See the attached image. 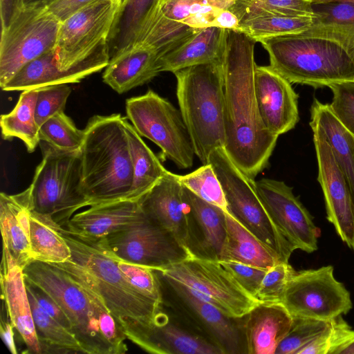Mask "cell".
Segmentation results:
<instances>
[{"label":"cell","instance_id":"44","mask_svg":"<svg viewBox=\"0 0 354 354\" xmlns=\"http://www.w3.org/2000/svg\"><path fill=\"white\" fill-rule=\"evenodd\" d=\"M333 97L330 108L342 124L354 135V82L333 84L328 86Z\"/></svg>","mask_w":354,"mask_h":354},{"label":"cell","instance_id":"6","mask_svg":"<svg viewBox=\"0 0 354 354\" xmlns=\"http://www.w3.org/2000/svg\"><path fill=\"white\" fill-rule=\"evenodd\" d=\"M174 74L179 109L195 155L207 164L212 151L225 145L223 62L193 66Z\"/></svg>","mask_w":354,"mask_h":354},{"label":"cell","instance_id":"46","mask_svg":"<svg viewBox=\"0 0 354 354\" xmlns=\"http://www.w3.org/2000/svg\"><path fill=\"white\" fill-rule=\"evenodd\" d=\"M218 261L232 274L239 284L254 298L268 269L233 261Z\"/></svg>","mask_w":354,"mask_h":354},{"label":"cell","instance_id":"20","mask_svg":"<svg viewBox=\"0 0 354 354\" xmlns=\"http://www.w3.org/2000/svg\"><path fill=\"white\" fill-rule=\"evenodd\" d=\"M246 353L275 354L293 318L281 303H259L243 317Z\"/></svg>","mask_w":354,"mask_h":354},{"label":"cell","instance_id":"5","mask_svg":"<svg viewBox=\"0 0 354 354\" xmlns=\"http://www.w3.org/2000/svg\"><path fill=\"white\" fill-rule=\"evenodd\" d=\"M125 119L116 113L97 115L84 129L82 188L89 206L128 199L133 169Z\"/></svg>","mask_w":354,"mask_h":354},{"label":"cell","instance_id":"48","mask_svg":"<svg viewBox=\"0 0 354 354\" xmlns=\"http://www.w3.org/2000/svg\"><path fill=\"white\" fill-rule=\"evenodd\" d=\"M104 1L108 0H44L39 6L44 7L62 22L79 10Z\"/></svg>","mask_w":354,"mask_h":354},{"label":"cell","instance_id":"33","mask_svg":"<svg viewBox=\"0 0 354 354\" xmlns=\"http://www.w3.org/2000/svg\"><path fill=\"white\" fill-rule=\"evenodd\" d=\"M37 93V88L23 91L12 111L1 115L0 119L3 139H20L30 153L40 142L39 126L35 118Z\"/></svg>","mask_w":354,"mask_h":354},{"label":"cell","instance_id":"38","mask_svg":"<svg viewBox=\"0 0 354 354\" xmlns=\"http://www.w3.org/2000/svg\"><path fill=\"white\" fill-rule=\"evenodd\" d=\"M177 177L183 187L198 197L227 212L221 183L211 164L203 165L185 175L177 174Z\"/></svg>","mask_w":354,"mask_h":354},{"label":"cell","instance_id":"8","mask_svg":"<svg viewBox=\"0 0 354 354\" xmlns=\"http://www.w3.org/2000/svg\"><path fill=\"white\" fill-rule=\"evenodd\" d=\"M42 160L30 191L33 210L50 216L64 227L78 209L89 206L82 188L80 152H67L40 141Z\"/></svg>","mask_w":354,"mask_h":354},{"label":"cell","instance_id":"23","mask_svg":"<svg viewBox=\"0 0 354 354\" xmlns=\"http://www.w3.org/2000/svg\"><path fill=\"white\" fill-rule=\"evenodd\" d=\"M227 30L216 26L200 29L159 57L160 72H175L193 66L223 62Z\"/></svg>","mask_w":354,"mask_h":354},{"label":"cell","instance_id":"4","mask_svg":"<svg viewBox=\"0 0 354 354\" xmlns=\"http://www.w3.org/2000/svg\"><path fill=\"white\" fill-rule=\"evenodd\" d=\"M25 279L46 292L68 317L84 353L124 354L127 336L101 297L83 281L53 264L28 263Z\"/></svg>","mask_w":354,"mask_h":354},{"label":"cell","instance_id":"34","mask_svg":"<svg viewBox=\"0 0 354 354\" xmlns=\"http://www.w3.org/2000/svg\"><path fill=\"white\" fill-rule=\"evenodd\" d=\"M27 292L41 354L84 353L75 335L43 310L31 292L28 290Z\"/></svg>","mask_w":354,"mask_h":354},{"label":"cell","instance_id":"2","mask_svg":"<svg viewBox=\"0 0 354 354\" xmlns=\"http://www.w3.org/2000/svg\"><path fill=\"white\" fill-rule=\"evenodd\" d=\"M60 230L71 248V257L53 265L93 288L117 319L127 338L146 351L149 333L162 313L161 305L130 284L102 239L79 236L63 226Z\"/></svg>","mask_w":354,"mask_h":354},{"label":"cell","instance_id":"53","mask_svg":"<svg viewBox=\"0 0 354 354\" xmlns=\"http://www.w3.org/2000/svg\"><path fill=\"white\" fill-rule=\"evenodd\" d=\"M44 0H23L24 7H31L40 5Z\"/></svg>","mask_w":354,"mask_h":354},{"label":"cell","instance_id":"27","mask_svg":"<svg viewBox=\"0 0 354 354\" xmlns=\"http://www.w3.org/2000/svg\"><path fill=\"white\" fill-rule=\"evenodd\" d=\"M160 0H122L107 38L110 59L137 44Z\"/></svg>","mask_w":354,"mask_h":354},{"label":"cell","instance_id":"39","mask_svg":"<svg viewBox=\"0 0 354 354\" xmlns=\"http://www.w3.org/2000/svg\"><path fill=\"white\" fill-rule=\"evenodd\" d=\"M354 339V330L339 315L297 354H337Z\"/></svg>","mask_w":354,"mask_h":354},{"label":"cell","instance_id":"37","mask_svg":"<svg viewBox=\"0 0 354 354\" xmlns=\"http://www.w3.org/2000/svg\"><path fill=\"white\" fill-rule=\"evenodd\" d=\"M240 24L265 15H283L315 17L311 0H237Z\"/></svg>","mask_w":354,"mask_h":354},{"label":"cell","instance_id":"18","mask_svg":"<svg viewBox=\"0 0 354 354\" xmlns=\"http://www.w3.org/2000/svg\"><path fill=\"white\" fill-rule=\"evenodd\" d=\"M254 88L260 117L266 128L279 136L299 120L298 94L291 83L270 66H256Z\"/></svg>","mask_w":354,"mask_h":354},{"label":"cell","instance_id":"41","mask_svg":"<svg viewBox=\"0 0 354 354\" xmlns=\"http://www.w3.org/2000/svg\"><path fill=\"white\" fill-rule=\"evenodd\" d=\"M112 255L118 267L130 284L142 295L162 305L161 288L156 272L150 268L124 261L113 254Z\"/></svg>","mask_w":354,"mask_h":354},{"label":"cell","instance_id":"31","mask_svg":"<svg viewBox=\"0 0 354 354\" xmlns=\"http://www.w3.org/2000/svg\"><path fill=\"white\" fill-rule=\"evenodd\" d=\"M30 222L32 261L57 264L71 259V248L61 232L62 225L52 216L32 210Z\"/></svg>","mask_w":354,"mask_h":354},{"label":"cell","instance_id":"10","mask_svg":"<svg viewBox=\"0 0 354 354\" xmlns=\"http://www.w3.org/2000/svg\"><path fill=\"white\" fill-rule=\"evenodd\" d=\"M128 119L140 136L155 143L161 158L177 167H192L195 155L194 146L179 109L153 90L126 101Z\"/></svg>","mask_w":354,"mask_h":354},{"label":"cell","instance_id":"42","mask_svg":"<svg viewBox=\"0 0 354 354\" xmlns=\"http://www.w3.org/2000/svg\"><path fill=\"white\" fill-rule=\"evenodd\" d=\"M296 271L286 261L268 269L254 298L259 303H281L287 286Z\"/></svg>","mask_w":354,"mask_h":354},{"label":"cell","instance_id":"40","mask_svg":"<svg viewBox=\"0 0 354 354\" xmlns=\"http://www.w3.org/2000/svg\"><path fill=\"white\" fill-rule=\"evenodd\" d=\"M291 327L279 343L275 354H297L312 342L326 326L330 321L307 317H292Z\"/></svg>","mask_w":354,"mask_h":354},{"label":"cell","instance_id":"51","mask_svg":"<svg viewBox=\"0 0 354 354\" xmlns=\"http://www.w3.org/2000/svg\"><path fill=\"white\" fill-rule=\"evenodd\" d=\"M337 354H354V339L342 348Z\"/></svg>","mask_w":354,"mask_h":354},{"label":"cell","instance_id":"14","mask_svg":"<svg viewBox=\"0 0 354 354\" xmlns=\"http://www.w3.org/2000/svg\"><path fill=\"white\" fill-rule=\"evenodd\" d=\"M102 240L115 257L154 270L191 257L145 213L137 221Z\"/></svg>","mask_w":354,"mask_h":354},{"label":"cell","instance_id":"26","mask_svg":"<svg viewBox=\"0 0 354 354\" xmlns=\"http://www.w3.org/2000/svg\"><path fill=\"white\" fill-rule=\"evenodd\" d=\"M310 126L328 145L349 185L354 203V135L334 115L329 104L315 98L310 107Z\"/></svg>","mask_w":354,"mask_h":354},{"label":"cell","instance_id":"32","mask_svg":"<svg viewBox=\"0 0 354 354\" xmlns=\"http://www.w3.org/2000/svg\"><path fill=\"white\" fill-rule=\"evenodd\" d=\"M124 123L133 169V185L128 199L139 201L168 170L165 168L127 118Z\"/></svg>","mask_w":354,"mask_h":354},{"label":"cell","instance_id":"30","mask_svg":"<svg viewBox=\"0 0 354 354\" xmlns=\"http://www.w3.org/2000/svg\"><path fill=\"white\" fill-rule=\"evenodd\" d=\"M183 189L194 222L202 234L196 256L219 261L226 235L227 211L201 199L185 187Z\"/></svg>","mask_w":354,"mask_h":354},{"label":"cell","instance_id":"24","mask_svg":"<svg viewBox=\"0 0 354 354\" xmlns=\"http://www.w3.org/2000/svg\"><path fill=\"white\" fill-rule=\"evenodd\" d=\"M33 210L30 191L9 195L0 194V228L3 246L23 268L32 262L30 257V217Z\"/></svg>","mask_w":354,"mask_h":354},{"label":"cell","instance_id":"36","mask_svg":"<svg viewBox=\"0 0 354 354\" xmlns=\"http://www.w3.org/2000/svg\"><path fill=\"white\" fill-rule=\"evenodd\" d=\"M39 139L58 150L77 152L84 142V129H79L64 112H61L40 126Z\"/></svg>","mask_w":354,"mask_h":354},{"label":"cell","instance_id":"45","mask_svg":"<svg viewBox=\"0 0 354 354\" xmlns=\"http://www.w3.org/2000/svg\"><path fill=\"white\" fill-rule=\"evenodd\" d=\"M314 24L354 26V4L327 2L313 4Z\"/></svg>","mask_w":354,"mask_h":354},{"label":"cell","instance_id":"25","mask_svg":"<svg viewBox=\"0 0 354 354\" xmlns=\"http://www.w3.org/2000/svg\"><path fill=\"white\" fill-rule=\"evenodd\" d=\"M176 295L196 315L224 354L246 353L241 325L203 299L191 288L171 279H165Z\"/></svg>","mask_w":354,"mask_h":354},{"label":"cell","instance_id":"28","mask_svg":"<svg viewBox=\"0 0 354 354\" xmlns=\"http://www.w3.org/2000/svg\"><path fill=\"white\" fill-rule=\"evenodd\" d=\"M226 235L219 261H233L269 269L282 261L279 256L225 212Z\"/></svg>","mask_w":354,"mask_h":354},{"label":"cell","instance_id":"3","mask_svg":"<svg viewBox=\"0 0 354 354\" xmlns=\"http://www.w3.org/2000/svg\"><path fill=\"white\" fill-rule=\"evenodd\" d=\"M259 42L269 66L291 84L317 88L354 82V26L313 23L303 32Z\"/></svg>","mask_w":354,"mask_h":354},{"label":"cell","instance_id":"11","mask_svg":"<svg viewBox=\"0 0 354 354\" xmlns=\"http://www.w3.org/2000/svg\"><path fill=\"white\" fill-rule=\"evenodd\" d=\"M155 271L165 279L174 280L191 288L232 318L241 319L259 303L218 261L191 256Z\"/></svg>","mask_w":354,"mask_h":354},{"label":"cell","instance_id":"47","mask_svg":"<svg viewBox=\"0 0 354 354\" xmlns=\"http://www.w3.org/2000/svg\"><path fill=\"white\" fill-rule=\"evenodd\" d=\"M25 281L27 290L33 295L40 308L73 333L68 317L54 299L37 285L26 279Z\"/></svg>","mask_w":354,"mask_h":354},{"label":"cell","instance_id":"17","mask_svg":"<svg viewBox=\"0 0 354 354\" xmlns=\"http://www.w3.org/2000/svg\"><path fill=\"white\" fill-rule=\"evenodd\" d=\"M313 142L327 219L342 241L354 250V203L349 185L326 141L313 133Z\"/></svg>","mask_w":354,"mask_h":354},{"label":"cell","instance_id":"49","mask_svg":"<svg viewBox=\"0 0 354 354\" xmlns=\"http://www.w3.org/2000/svg\"><path fill=\"white\" fill-rule=\"evenodd\" d=\"M24 8L23 0H0L1 31L9 27Z\"/></svg>","mask_w":354,"mask_h":354},{"label":"cell","instance_id":"12","mask_svg":"<svg viewBox=\"0 0 354 354\" xmlns=\"http://www.w3.org/2000/svg\"><path fill=\"white\" fill-rule=\"evenodd\" d=\"M61 21L40 6L24 7L1 31L0 86L26 64L55 48Z\"/></svg>","mask_w":354,"mask_h":354},{"label":"cell","instance_id":"22","mask_svg":"<svg viewBox=\"0 0 354 354\" xmlns=\"http://www.w3.org/2000/svg\"><path fill=\"white\" fill-rule=\"evenodd\" d=\"M160 73L157 51L139 42L111 58L102 79L115 91L122 94L148 83Z\"/></svg>","mask_w":354,"mask_h":354},{"label":"cell","instance_id":"52","mask_svg":"<svg viewBox=\"0 0 354 354\" xmlns=\"http://www.w3.org/2000/svg\"><path fill=\"white\" fill-rule=\"evenodd\" d=\"M313 4L327 3V2H346L354 4V0H311Z\"/></svg>","mask_w":354,"mask_h":354},{"label":"cell","instance_id":"50","mask_svg":"<svg viewBox=\"0 0 354 354\" xmlns=\"http://www.w3.org/2000/svg\"><path fill=\"white\" fill-rule=\"evenodd\" d=\"M1 310L0 321L1 337L10 353L12 354H17V349L14 339L13 331V328H15V327L8 317L3 305Z\"/></svg>","mask_w":354,"mask_h":354},{"label":"cell","instance_id":"15","mask_svg":"<svg viewBox=\"0 0 354 354\" xmlns=\"http://www.w3.org/2000/svg\"><path fill=\"white\" fill-rule=\"evenodd\" d=\"M255 183L266 209L286 239L295 250L308 253L317 250L320 231L292 187L283 181L267 178Z\"/></svg>","mask_w":354,"mask_h":354},{"label":"cell","instance_id":"21","mask_svg":"<svg viewBox=\"0 0 354 354\" xmlns=\"http://www.w3.org/2000/svg\"><path fill=\"white\" fill-rule=\"evenodd\" d=\"M66 223L71 234L93 239L104 238L137 221L144 214L140 200H122L89 206Z\"/></svg>","mask_w":354,"mask_h":354},{"label":"cell","instance_id":"35","mask_svg":"<svg viewBox=\"0 0 354 354\" xmlns=\"http://www.w3.org/2000/svg\"><path fill=\"white\" fill-rule=\"evenodd\" d=\"M313 23L312 17L265 15L243 21L239 30L259 42L268 37L303 32Z\"/></svg>","mask_w":354,"mask_h":354},{"label":"cell","instance_id":"1","mask_svg":"<svg viewBox=\"0 0 354 354\" xmlns=\"http://www.w3.org/2000/svg\"><path fill=\"white\" fill-rule=\"evenodd\" d=\"M256 42L243 32L227 30L223 61L224 148L234 163L252 179L268 165L279 137L266 128L258 110Z\"/></svg>","mask_w":354,"mask_h":354},{"label":"cell","instance_id":"7","mask_svg":"<svg viewBox=\"0 0 354 354\" xmlns=\"http://www.w3.org/2000/svg\"><path fill=\"white\" fill-rule=\"evenodd\" d=\"M237 0H160L138 42L154 48L159 57L194 32L207 27L239 30Z\"/></svg>","mask_w":354,"mask_h":354},{"label":"cell","instance_id":"19","mask_svg":"<svg viewBox=\"0 0 354 354\" xmlns=\"http://www.w3.org/2000/svg\"><path fill=\"white\" fill-rule=\"evenodd\" d=\"M2 305L27 348V353L41 354L26 286L23 268L3 246L0 270Z\"/></svg>","mask_w":354,"mask_h":354},{"label":"cell","instance_id":"16","mask_svg":"<svg viewBox=\"0 0 354 354\" xmlns=\"http://www.w3.org/2000/svg\"><path fill=\"white\" fill-rule=\"evenodd\" d=\"M145 214L174 239L190 256H196L198 241L194 221L177 174L167 171L140 199Z\"/></svg>","mask_w":354,"mask_h":354},{"label":"cell","instance_id":"13","mask_svg":"<svg viewBox=\"0 0 354 354\" xmlns=\"http://www.w3.org/2000/svg\"><path fill=\"white\" fill-rule=\"evenodd\" d=\"M281 303L292 317L325 321L348 313L353 306L349 291L335 278L332 266L296 272Z\"/></svg>","mask_w":354,"mask_h":354},{"label":"cell","instance_id":"29","mask_svg":"<svg viewBox=\"0 0 354 354\" xmlns=\"http://www.w3.org/2000/svg\"><path fill=\"white\" fill-rule=\"evenodd\" d=\"M146 351L157 354H224L214 341L174 325L162 313L149 333Z\"/></svg>","mask_w":354,"mask_h":354},{"label":"cell","instance_id":"9","mask_svg":"<svg viewBox=\"0 0 354 354\" xmlns=\"http://www.w3.org/2000/svg\"><path fill=\"white\" fill-rule=\"evenodd\" d=\"M208 163L221 183L227 212L282 261L288 262L295 249L273 222L257 192L254 179L234 163L223 147L212 151Z\"/></svg>","mask_w":354,"mask_h":354},{"label":"cell","instance_id":"43","mask_svg":"<svg viewBox=\"0 0 354 354\" xmlns=\"http://www.w3.org/2000/svg\"><path fill=\"white\" fill-rule=\"evenodd\" d=\"M35 118L40 126L50 117L64 112L67 100L71 93L68 84L48 85L37 88Z\"/></svg>","mask_w":354,"mask_h":354}]
</instances>
